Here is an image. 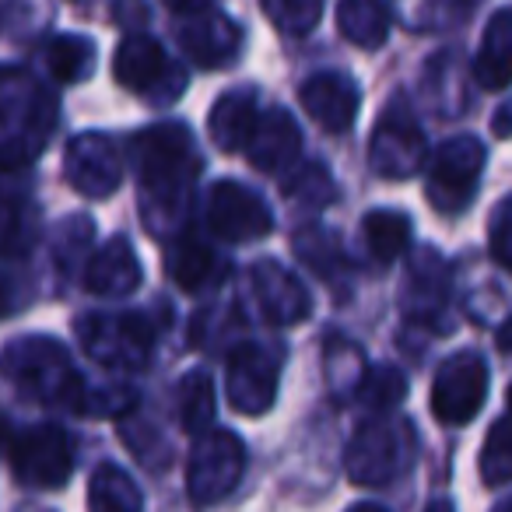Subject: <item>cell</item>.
Instances as JSON below:
<instances>
[{"instance_id":"obj_37","label":"cell","mask_w":512,"mask_h":512,"mask_svg":"<svg viewBox=\"0 0 512 512\" xmlns=\"http://www.w3.org/2000/svg\"><path fill=\"white\" fill-rule=\"evenodd\" d=\"M113 22L130 32H141V25L148 22V4H144V0H116Z\"/></svg>"},{"instance_id":"obj_31","label":"cell","mask_w":512,"mask_h":512,"mask_svg":"<svg viewBox=\"0 0 512 512\" xmlns=\"http://www.w3.org/2000/svg\"><path fill=\"white\" fill-rule=\"evenodd\" d=\"M267 22L281 32V36H309L320 25L323 0H260Z\"/></svg>"},{"instance_id":"obj_17","label":"cell","mask_w":512,"mask_h":512,"mask_svg":"<svg viewBox=\"0 0 512 512\" xmlns=\"http://www.w3.org/2000/svg\"><path fill=\"white\" fill-rule=\"evenodd\" d=\"M179 46L183 53L204 71H214V67H225L235 60L242 46V29L221 11H200V15L190 18V25H183L179 32Z\"/></svg>"},{"instance_id":"obj_20","label":"cell","mask_w":512,"mask_h":512,"mask_svg":"<svg viewBox=\"0 0 512 512\" xmlns=\"http://www.w3.org/2000/svg\"><path fill=\"white\" fill-rule=\"evenodd\" d=\"M113 74L127 92H155L162 78L169 74V60L158 39L144 36V32H130L113 57Z\"/></svg>"},{"instance_id":"obj_14","label":"cell","mask_w":512,"mask_h":512,"mask_svg":"<svg viewBox=\"0 0 512 512\" xmlns=\"http://www.w3.org/2000/svg\"><path fill=\"white\" fill-rule=\"evenodd\" d=\"M249 285H253V295L260 302V313L267 316V323L274 327H295L309 316L313 302H309V292L302 288V281L295 278L292 271H285L274 260H260V264L249 271Z\"/></svg>"},{"instance_id":"obj_25","label":"cell","mask_w":512,"mask_h":512,"mask_svg":"<svg viewBox=\"0 0 512 512\" xmlns=\"http://www.w3.org/2000/svg\"><path fill=\"white\" fill-rule=\"evenodd\" d=\"M88 512H144L141 488L127 470L102 463L88 481Z\"/></svg>"},{"instance_id":"obj_10","label":"cell","mask_w":512,"mask_h":512,"mask_svg":"<svg viewBox=\"0 0 512 512\" xmlns=\"http://www.w3.org/2000/svg\"><path fill=\"white\" fill-rule=\"evenodd\" d=\"M428 155V144L421 127L404 106H390L379 116L376 130L369 141V162L372 172L383 179H411L421 172Z\"/></svg>"},{"instance_id":"obj_30","label":"cell","mask_w":512,"mask_h":512,"mask_svg":"<svg viewBox=\"0 0 512 512\" xmlns=\"http://www.w3.org/2000/svg\"><path fill=\"white\" fill-rule=\"evenodd\" d=\"M355 397H358V404H365L376 414L393 411V407L407 397V379H404V372L393 369V365H372V369L365 372Z\"/></svg>"},{"instance_id":"obj_32","label":"cell","mask_w":512,"mask_h":512,"mask_svg":"<svg viewBox=\"0 0 512 512\" xmlns=\"http://www.w3.org/2000/svg\"><path fill=\"white\" fill-rule=\"evenodd\" d=\"M470 11V0H397V15L407 29H442L460 22Z\"/></svg>"},{"instance_id":"obj_41","label":"cell","mask_w":512,"mask_h":512,"mask_svg":"<svg viewBox=\"0 0 512 512\" xmlns=\"http://www.w3.org/2000/svg\"><path fill=\"white\" fill-rule=\"evenodd\" d=\"M498 344H502V351H512V327L502 330V337H498Z\"/></svg>"},{"instance_id":"obj_33","label":"cell","mask_w":512,"mask_h":512,"mask_svg":"<svg viewBox=\"0 0 512 512\" xmlns=\"http://www.w3.org/2000/svg\"><path fill=\"white\" fill-rule=\"evenodd\" d=\"M481 477L484 484H505L512 481V414L509 418H498L491 425L488 439L481 449Z\"/></svg>"},{"instance_id":"obj_24","label":"cell","mask_w":512,"mask_h":512,"mask_svg":"<svg viewBox=\"0 0 512 512\" xmlns=\"http://www.w3.org/2000/svg\"><path fill=\"white\" fill-rule=\"evenodd\" d=\"M337 25L348 43L362 46V50H379L390 36V8L383 0H341Z\"/></svg>"},{"instance_id":"obj_4","label":"cell","mask_w":512,"mask_h":512,"mask_svg":"<svg viewBox=\"0 0 512 512\" xmlns=\"http://www.w3.org/2000/svg\"><path fill=\"white\" fill-rule=\"evenodd\" d=\"M418 456V435H414L411 421H393L376 418L355 432L344 456V467L355 484L365 488H379L400 477Z\"/></svg>"},{"instance_id":"obj_11","label":"cell","mask_w":512,"mask_h":512,"mask_svg":"<svg viewBox=\"0 0 512 512\" xmlns=\"http://www.w3.org/2000/svg\"><path fill=\"white\" fill-rule=\"evenodd\" d=\"M228 404L239 414H267L278 400V358L256 344H239L228 355Z\"/></svg>"},{"instance_id":"obj_22","label":"cell","mask_w":512,"mask_h":512,"mask_svg":"<svg viewBox=\"0 0 512 512\" xmlns=\"http://www.w3.org/2000/svg\"><path fill=\"white\" fill-rule=\"evenodd\" d=\"M474 81L488 92H502L512 85V8L495 11L484 25L474 57Z\"/></svg>"},{"instance_id":"obj_36","label":"cell","mask_w":512,"mask_h":512,"mask_svg":"<svg viewBox=\"0 0 512 512\" xmlns=\"http://www.w3.org/2000/svg\"><path fill=\"white\" fill-rule=\"evenodd\" d=\"M488 249L491 260L512 274V197L498 200L488 218Z\"/></svg>"},{"instance_id":"obj_15","label":"cell","mask_w":512,"mask_h":512,"mask_svg":"<svg viewBox=\"0 0 512 512\" xmlns=\"http://www.w3.org/2000/svg\"><path fill=\"white\" fill-rule=\"evenodd\" d=\"M299 102L323 130L344 134V130L355 127L362 95H358V85L348 78V74L323 71V74H313V78L302 81Z\"/></svg>"},{"instance_id":"obj_13","label":"cell","mask_w":512,"mask_h":512,"mask_svg":"<svg viewBox=\"0 0 512 512\" xmlns=\"http://www.w3.org/2000/svg\"><path fill=\"white\" fill-rule=\"evenodd\" d=\"M64 176L85 197H109L120 186V151L106 134H78L64 151Z\"/></svg>"},{"instance_id":"obj_12","label":"cell","mask_w":512,"mask_h":512,"mask_svg":"<svg viewBox=\"0 0 512 512\" xmlns=\"http://www.w3.org/2000/svg\"><path fill=\"white\" fill-rule=\"evenodd\" d=\"M207 225L225 242H253L271 232L274 218H271V207L256 197L253 190L225 179L207 197Z\"/></svg>"},{"instance_id":"obj_29","label":"cell","mask_w":512,"mask_h":512,"mask_svg":"<svg viewBox=\"0 0 512 512\" xmlns=\"http://www.w3.org/2000/svg\"><path fill=\"white\" fill-rule=\"evenodd\" d=\"M295 253H299L302 264H309L323 281H334V274L344 267V253H341V239L323 228H302L295 235Z\"/></svg>"},{"instance_id":"obj_2","label":"cell","mask_w":512,"mask_h":512,"mask_svg":"<svg viewBox=\"0 0 512 512\" xmlns=\"http://www.w3.org/2000/svg\"><path fill=\"white\" fill-rule=\"evenodd\" d=\"M4 369L22 397L46 407H67L74 414H81L88 390H92L71 365V355L50 337L15 341L4 355Z\"/></svg>"},{"instance_id":"obj_19","label":"cell","mask_w":512,"mask_h":512,"mask_svg":"<svg viewBox=\"0 0 512 512\" xmlns=\"http://www.w3.org/2000/svg\"><path fill=\"white\" fill-rule=\"evenodd\" d=\"M81 278H85L88 292L99 295V299H123L141 285V264H137V253L130 249V242L116 235L88 256Z\"/></svg>"},{"instance_id":"obj_28","label":"cell","mask_w":512,"mask_h":512,"mask_svg":"<svg viewBox=\"0 0 512 512\" xmlns=\"http://www.w3.org/2000/svg\"><path fill=\"white\" fill-rule=\"evenodd\" d=\"M46 67L60 85H78L95 71V46L81 36H57L46 46Z\"/></svg>"},{"instance_id":"obj_5","label":"cell","mask_w":512,"mask_h":512,"mask_svg":"<svg viewBox=\"0 0 512 512\" xmlns=\"http://www.w3.org/2000/svg\"><path fill=\"white\" fill-rule=\"evenodd\" d=\"M165 327V316L151 320L144 313H92L78 320V337L88 358L109 369H144L155 348L158 330Z\"/></svg>"},{"instance_id":"obj_38","label":"cell","mask_w":512,"mask_h":512,"mask_svg":"<svg viewBox=\"0 0 512 512\" xmlns=\"http://www.w3.org/2000/svg\"><path fill=\"white\" fill-rule=\"evenodd\" d=\"M204 4L207 0H165V8L176 11V15H200V11H207Z\"/></svg>"},{"instance_id":"obj_18","label":"cell","mask_w":512,"mask_h":512,"mask_svg":"<svg viewBox=\"0 0 512 512\" xmlns=\"http://www.w3.org/2000/svg\"><path fill=\"white\" fill-rule=\"evenodd\" d=\"M302 151V134H299V123L292 120V113L278 106H267L256 120V130L249 137L246 151L242 155L256 165V169L264 172H285L295 165Z\"/></svg>"},{"instance_id":"obj_42","label":"cell","mask_w":512,"mask_h":512,"mask_svg":"<svg viewBox=\"0 0 512 512\" xmlns=\"http://www.w3.org/2000/svg\"><path fill=\"white\" fill-rule=\"evenodd\" d=\"M495 512H512V502H505V505H498Z\"/></svg>"},{"instance_id":"obj_3","label":"cell","mask_w":512,"mask_h":512,"mask_svg":"<svg viewBox=\"0 0 512 512\" xmlns=\"http://www.w3.org/2000/svg\"><path fill=\"white\" fill-rule=\"evenodd\" d=\"M53 127H57L53 92L11 67L4 78V165L22 169L36 162Z\"/></svg>"},{"instance_id":"obj_26","label":"cell","mask_w":512,"mask_h":512,"mask_svg":"<svg viewBox=\"0 0 512 512\" xmlns=\"http://www.w3.org/2000/svg\"><path fill=\"white\" fill-rule=\"evenodd\" d=\"M362 235L376 264H393L407 246H411V218L404 211L379 207L362 218Z\"/></svg>"},{"instance_id":"obj_34","label":"cell","mask_w":512,"mask_h":512,"mask_svg":"<svg viewBox=\"0 0 512 512\" xmlns=\"http://www.w3.org/2000/svg\"><path fill=\"white\" fill-rule=\"evenodd\" d=\"M285 190L292 200H299V204H306V207H316V211L334 204V179H330L327 169L316 162L302 165V169L285 183Z\"/></svg>"},{"instance_id":"obj_6","label":"cell","mask_w":512,"mask_h":512,"mask_svg":"<svg viewBox=\"0 0 512 512\" xmlns=\"http://www.w3.org/2000/svg\"><path fill=\"white\" fill-rule=\"evenodd\" d=\"M484 144L474 134L449 137L428 165V200L439 214H463L470 207L484 172Z\"/></svg>"},{"instance_id":"obj_9","label":"cell","mask_w":512,"mask_h":512,"mask_svg":"<svg viewBox=\"0 0 512 512\" xmlns=\"http://www.w3.org/2000/svg\"><path fill=\"white\" fill-rule=\"evenodd\" d=\"M484 397H488V365L474 351H460L435 372L432 414L442 425H467L481 411Z\"/></svg>"},{"instance_id":"obj_27","label":"cell","mask_w":512,"mask_h":512,"mask_svg":"<svg viewBox=\"0 0 512 512\" xmlns=\"http://www.w3.org/2000/svg\"><path fill=\"white\" fill-rule=\"evenodd\" d=\"M176 411L179 425L190 435L211 432L214 421V383L207 372H186L176 386Z\"/></svg>"},{"instance_id":"obj_39","label":"cell","mask_w":512,"mask_h":512,"mask_svg":"<svg viewBox=\"0 0 512 512\" xmlns=\"http://www.w3.org/2000/svg\"><path fill=\"white\" fill-rule=\"evenodd\" d=\"M348 512H386L383 505H369V502H358V505H351Z\"/></svg>"},{"instance_id":"obj_8","label":"cell","mask_w":512,"mask_h":512,"mask_svg":"<svg viewBox=\"0 0 512 512\" xmlns=\"http://www.w3.org/2000/svg\"><path fill=\"white\" fill-rule=\"evenodd\" d=\"M242 467H246V449L242 439L228 428H211L197 435L190 463H186V491L193 505H214L239 484Z\"/></svg>"},{"instance_id":"obj_23","label":"cell","mask_w":512,"mask_h":512,"mask_svg":"<svg viewBox=\"0 0 512 512\" xmlns=\"http://www.w3.org/2000/svg\"><path fill=\"white\" fill-rule=\"evenodd\" d=\"M165 271L183 292H200L218 274V256L193 235H179L169 246V253H165Z\"/></svg>"},{"instance_id":"obj_35","label":"cell","mask_w":512,"mask_h":512,"mask_svg":"<svg viewBox=\"0 0 512 512\" xmlns=\"http://www.w3.org/2000/svg\"><path fill=\"white\" fill-rule=\"evenodd\" d=\"M92 218H67L64 228L57 232V264L64 267V271H74V267L85 260V253L92 249Z\"/></svg>"},{"instance_id":"obj_7","label":"cell","mask_w":512,"mask_h":512,"mask_svg":"<svg viewBox=\"0 0 512 512\" xmlns=\"http://www.w3.org/2000/svg\"><path fill=\"white\" fill-rule=\"evenodd\" d=\"M8 463L15 481L29 484V488H60L74 470V449L64 428L46 421V425L11 432Z\"/></svg>"},{"instance_id":"obj_16","label":"cell","mask_w":512,"mask_h":512,"mask_svg":"<svg viewBox=\"0 0 512 512\" xmlns=\"http://www.w3.org/2000/svg\"><path fill=\"white\" fill-rule=\"evenodd\" d=\"M449 306V267L435 249H421L414 253L411 267H407V285H404V313L414 323L435 327Z\"/></svg>"},{"instance_id":"obj_40","label":"cell","mask_w":512,"mask_h":512,"mask_svg":"<svg viewBox=\"0 0 512 512\" xmlns=\"http://www.w3.org/2000/svg\"><path fill=\"white\" fill-rule=\"evenodd\" d=\"M425 512H456V509H453V502H442V498H439V502H432Z\"/></svg>"},{"instance_id":"obj_1","label":"cell","mask_w":512,"mask_h":512,"mask_svg":"<svg viewBox=\"0 0 512 512\" xmlns=\"http://www.w3.org/2000/svg\"><path fill=\"white\" fill-rule=\"evenodd\" d=\"M137 179L144 190V214L151 228H179L193 200V183L200 176V155L183 123H155L130 141Z\"/></svg>"},{"instance_id":"obj_43","label":"cell","mask_w":512,"mask_h":512,"mask_svg":"<svg viewBox=\"0 0 512 512\" xmlns=\"http://www.w3.org/2000/svg\"><path fill=\"white\" fill-rule=\"evenodd\" d=\"M509 414H512V386H509Z\"/></svg>"},{"instance_id":"obj_21","label":"cell","mask_w":512,"mask_h":512,"mask_svg":"<svg viewBox=\"0 0 512 512\" xmlns=\"http://www.w3.org/2000/svg\"><path fill=\"white\" fill-rule=\"evenodd\" d=\"M260 113H264L260 92H256V88H235V92L221 95V99L214 102L207 130H211L214 144H218L221 151H246Z\"/></svg>"}]
</instances>
